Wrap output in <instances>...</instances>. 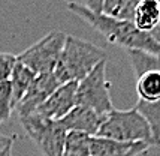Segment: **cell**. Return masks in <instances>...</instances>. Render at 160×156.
<instances>
[{"label":"cell","mask_w":160,"mask_h":156,"mask_svg":"<svg viewBox=\"0 0 160 156\" xmlns=\"http://www.w3.org/2000/svg\"><path fill=\"white\" fill-rule=\"evenodd\" d=\"M136 78L138 110L153 131L156 146L160 144V57L144 51H127Z\"/></svg>","instance_id":"1"},{"label":"cell","mask_w":160,"mask_h":156,"mask_svg":"<svg viewBox=\"0 0 160 156\" xmlns=\"http://www.w3.org/2000/svg\"><path fill=\"white\" fill-rule=\"evenodd\" d=\"M69 11L78 15L85 23H88L100 35H103L108 42L123 47L127 51H144L160 57V42L156 41L151 35L136 29L132 21L109 18L102 14L96 15L73 2L69 3Z\"/></svg>","instance_id":"2"},{"label":"cell","mask_w":160,"mask_h":156,"mask_svg":"<svg viewBox=\"0 0 160 156\" xmlns=\"http://www.w3.org/2000/svg\"><path fill=\"white\" fill-rule=\"evenodd\" d=\"M102 62H106L105 50L85 39L68 35L54 75L60 84L79 83Z\"/></svg>","instance_id":"3"},{"label":"cell","mask_w":160,"mask_h":156,"mask_svg":"<svg viewBox=\"0 0 160 156\" xmlns=\"http://www.w3.org/2000/svg\"><path fill=\"white\" fill-rule=\"evenodd\" d=\"M96 137L109 138L121 143H145L151 147L156 146L153 131L148 122L135 108L130 110L114 108L109 114H106Z\"/></svg>","instance_id":"4"},{"label":"cell","mask_w":160,"mask_h":156,"mask_svg":"<svg viewBox=\"0 0 160 156\" xmlns=\"http://www.w3.org/2000/svg\"><path fill=\"white\" fill-rule=\"evenodd\" d=\"M66 36L68 35L63 32L52 30L41 38L38 42L26 48L20 56H17V60L26 65L36 75L51 74L56 71V66L64 47Z\"/></svg>","instance_id":"5"},{"label":"cell","mask_w":160,"mask_h":156,"mask_svg":"<svg viewBox=\"0 0 160 156\" xmlns=\"http://www.w3.org/2000/svg\"><path fill=\"white\" fill-rule=\"evenodd\" d=\"M21 126L28 138L41 149L45 156H62L68 131L62 126L60 120H47L32 113L20 117Z\"/></svg>","instance_id":"6"},{"label":"cell","mask_w":160,"mask_h":156,"mask_svg":"<svg viewBox=\"0 0 160 156\" xmlns=\"http://www.w3.org/2000/svg\"><path fill=\"white\" fill-rule=\"evenodd\" d=\"M77 105L91 108L100 116H106L114 110L109 95V83L106 81V62L99 63L78 83Z\"/></svg>","instance_id":"7"},{"label":"cell","mask_w":160,"mask_h":156,"mask_svg":"<svg viewBox=\"0 0 160 156\" xmlns=\"http://www.w3.org/2000/svg\"><path fill=\"white\" fill-rule=\"evenodd\" d=\"M60 81L57 80L54 72L51 74H41L36 75L35 81L28 87L27 93L22 96V99L17 104L15 110L20 117L28 116V114L35 113L36 110L48 99L52 93L60 87Z\"/></svg>","instance_id":"8"},{"label":"cell","mask_w":160,"mask_h":156,"mask_svg":"<svg viewBox=\"0 0 160 156\" xmlns=\"http://www.w3.org/2000/svg\"><path fill=\"white\" fill-rule=\"evenodd\" d=\"M77 87L78 83L62 84L36 110L35 114H38L42 119H47V120H62L77 105Z\"/></svg>","instance_id":"9"},{"label":"cell","mask_w":160,"mask_h":156,"mask_svg":"<svg viewBox=\"0 0 160 156\" xmlns=\"http://www.w3.org/2000/svg\"><path fill=\"white\" fill-rule=\"evenodd\" d=\"M105 117L106 116H100L91 108L75 105L60 120V123L68 132H82L90 137H96Z\"/></svg>","instance_id":"10"},{"label":"cell","mask_w":160,"mask_h":156,"mask_svg":"<svg viewBox=\"0 0 160 156\" xmlns=\"http://www.w3.org/2000/svg\"><path fill=\"white\" fill-rule=\"evenodd\" d=\"M130 21L160 42V0H139L133 8Z\"/></svg>","instance_id":"11"},{"label":"cell","mask_w":160,"mask_h":156,"mask_svg":"<svg viewBox=\"0 0 160 156\" xmlns=\"http://www.w3.org/2000/svg\"><path fill=\"white\" fill-rule=\"evenodd\" d=\"M150 147L145 143H121L102 137L90 138V156H138Z\"/></svg>","instance_id":"12"},{"label":"cell","mask_w":160,"mask_h":156,"mask_svg":"<svg viewBox=\"0 0 160 156\" xmlns=\"http://www.w3.org/2000/svg\"><path fill=\"white\" fill-rule=\"evenodd\" d=\"M36 74L32 69H28L26 65H22L21 62L17 60L9 83H11V89H12V98H14V105L17 107V104L22 99V96L27 93L28 87L32 86V83L35 81Z\"/></svg>","instance_id":"13"},{"label":"cell","mask_w":160,"mask_h":156,"mask_svg":"<svg viewBox=\"0 0 160 156\" xmlns=\"http://www.w3.org/2000/svg\"><path fill=\"white\" fill-rule=\"evenodd\" d=\"M90 135L68 132L62 156H90Z\"/></svg>","instance_id":"14"},{"label":"cell","mask_w":160,"mask_h":156,"mask_svg":"<svg viewBox=\"0 0 160 156\" xmlns=\"http://www.w3.org/2000/svg\"><path fill=\"white\" fill-rule=\"evenodd\" d=\"M133 5L132 0H105L102 15L117 20H129L132 18Z\"/></svg>","instance_id":"15"},{"label":"cell","mask_w":160,"mask_h":156,"mask_svg":"<svg viewBox=\"0 0 160 156\" xmlns=\"http://www.w3.org/2000/svg\"><path fill=\"white\" fill-rule=\"evenodd\" d=\"M15 110L14 98H12V89L9 81L0 83V125L9 120L12 111Z\"/></svg>","instance_id":"16"},{"label":"cell","mask_w":160,"mask_h":156,"mask_svg":"<svg viewBox=\"0 0 160 156\" xmlns=\"http://www.w3.org/2000/svg\"><path fill=\"white\" fill-rule=\"evenodd\" d=\"M15 63H17V56L0 51V83L9 81Z\"/></svg>","instance_id":"17"},{"label":"cell","mask_w":160,"mask_h":156,"mask_svg":"<svg viewBox=\"0 0 160 156\" xmlns=\"http://www.w3.org/2000/svg\"><path fill=\"white\" fill-rule=\"evenodd\" d=\"M103 2L105 0H79L78 5L85 8L87 11H90L93 14L100 15L102 14V9H103ZM73 3H75V2H73Z\"/></svg>","instance_id":"18"},{"label":"cell","mask_w":160,"mask_h":156,"mask_svg":"<svg viewBox=\"0 0 160 156\" xmlns=\"http://www.w3.org/2000/svg\"><path fill=\"white\" fill-rule=\"evenodd\" d=\"M14 140H15V137H8V135L0 134V150L12 146V144H14Z\"/></svg>","instance_id":"19"},{"label":"cell","mask_w":160,"mask_h":156,"mask_svg":"<svg viewBox=\"0 0 160 156\" xmlns=\"http://www.w3.org/2000/svg\"><path fill=\"white\" fill-rule=\"evenodd\" d=\"M0 156H12V146H9L6 149L0 150Z\"/></svg>","instance_id":"20"},{"label":"cell","mask_w":160,"mask_h":156,"mask_svg":"<svg viewBox=\"0 0 160 156\" xmlns=\"http://www.w3.org/2000/svg\"><path fill=\"white\" fill-rule=\"evenodd\" d=\"M138 2H139V0H132V5H133V8H135V5H136Z\"/></svg>","instance_id":"21"}]
</instances>
